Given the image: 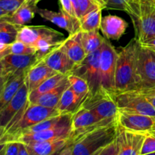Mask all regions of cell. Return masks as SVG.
<instances>
[{
	"label": "cell",
	"instance_id": "28",
	"mask_svg": "<svg viewBox=\"0 0 155 155\" xmlns=\"http://www.w3.org/2000/svg\"><path fill=\"white\" fill-rule=\"evenodd\" d=\"M104 38L99 33V30L92 31H82V42L86 54L95 51L102 45Z\"/></svg>",
	"mask_w": 155,
	"mask_h": 155
},
{
	"label": "cell",
	"instance_id": "21",
	"mask_svg": "<svg viewBox=\"0 0 155 155\" xmlns=\"http://www.w3.org/2000/svg\"><path fill=\"white\" fill-rule=\"evenodd\" d=\"M56 74L58 73L45 64L44 61H39L27 71L26 75L25 83H27L29 92L36 89L39 85Z\"/></svg>",
	"mask_w": 155,
	"mask_h": 155
},
{
	"label": "cell",
	"instance_id": "51",
	"mask_svg": "<svg viewBox=\"0 0 155 155\" xmlns=\"http://www.w3.org/2000/svg\"><path fill=\"white\" fill-rule=\"evenodd\" d=\"M7 18H8V17H5V18H0V28H1L2 26L4 24V23L7 21Z\"/></svg>",
	"mask_w": 155,
	"mask_h": 155
},
{
	"label": "cell",
	"instance_id": "12",
	"mask_svg": "<svg viewBox=\"0 0 155 155\" xmlns=\"http://www.w3.org/2000/svg\"><path fill=\"white\" fill-rule=\"evenodd\" d=\"M147 133L131 131L118 124L117 140V155H140L142 144Z\"/></svg>",
	"mask_w": 155,
	"mask_h": 155
},
{
	"label": "cell",
	"instance_id": "23",
	"mask_svg": "<svg viewBox=\"0 0 155 155\" xmlns=\"http://www.w3.org/2000/svg\"><path fill=\"white\" fill-rule=\"evenodd\" d=\"M39 2V0H27L16 12L8 17V21L18 27L25 25L34 18Z\"/></svg>",
	"mask_w": 155,
	"mask_h": 155
},
{
	"label": "cell",
	"instance_id": "54",
	"mask_svg": "<svg viewBox=\"0 0 155 155\" xmlns=\"http://www.w3.org/2000/svg\"><path fill=\"white\" fill-rule=\"evenodd\" d=\"M5 149L3 150L1 153H0V155H5Z\"/></svg>",
	"mask_w": 155,
	"mask_h": 155
},
{
	"label": "cell",
	"instance_id": "55",
	"mask_svg": "<svg viewBox=\"0 0 155 155\" xmlns=\"http://www.w3.org/2000/svg\"><path fill=\"white\" fill-rule=\"evenodd\" d=\"M144 155H155V152L150 153V154H144Z\"/></svg>",
	"mask_w": 155,
	"mask_h": 155
},
{
	"label": "cell",
	"instance_id": "6",
	"mask_svg": "<svg viewBox=\"0 0 155 155\" xmlns=\"http://www.w3.org/2000/svg\"><path fill=\"white\" fill-rule=\"evenodd\" d=\"M117 120H101L92 110L80 105V107L72 113L70 143H72L84 134L98 127L107 125Z\"/></svg>",
	"mask_w": 155,
	"mask_h": 155
},
{
	"label": "cell",
	"instance_id": "45",
	"mask_svg": "<svg viewBox=\"0 0 155 155\" xmlns=\"http://www.w3.org/2000/svg\"><path fill=\"white\" fill-rule=\"evenodd\" d=\"M10 77L11 74H5V75L0 76V88L3 87L5 85Z\"/></svg>",
	"mask_w": 155,
	"mask_h": 155
},
{
	"label": "cell",
	"instance_id": "15",
	"mask_svg": "<svg viewBox=\"0 0 155 155\" xmlns=\"http://www.w3.org/2000/svg\"><path fill=\"white\" fill-rule=\"evenodd\" d=\"M36 13L43 19L68 31L69 34H73L80 30V20L73 18L62 10L56 12L46 8H37Z\"/></svg>",
	"mask_w": 155,
	"mask_h": 155
},
{
	"label": "cell",
	"instance_id": "30",
	"mask_svg": "<svg viewBox=\"0 0 155 155\" xmlns=\"http://www.w3.org/2000/svg\"><path fill=\"white\" fill-rule=\"evenodd\" d=\"M68 80L70 83V86L82 103L86 97L89 95L90 91L87 81L85 79L72 74H68Z\"/></svg>",
	"mask_w": 155,
	"mask_h": 155
},
{
	"label": "cell",
	"instance_id": "4",
	"mask_svg": "<svg viewBox=\"0 0 155 155\" xmlns=\"http://www.w3.org/2000/svg\"><path fill=\"white\" fill-rule=\"evenodd\" d=\"M80 105L92 110L101 120H117L119 109L114 98V92L102 87L93 93H89Z\"/></svg>",
	"mask_w": 155,
	"mask_h": 155
},
{
	"label": "cell",
	"instance_id": "50",
	"mask_svg": "<svg viewBox=\"0 0 155 155\" xmlns=\"http://www.w3.org/2000/svg\"><path fill=\"white\" fill-rule=\"evenodd\" d=\"M95 1L97 3H98L103 8H106V5L105 2H104V0H95Z\"/></svg>",
	"mask_w": 155,
	"mask_h": 155
},
{
	"label": "cell",
	"instance_id": "11",
	"mask_svg": "<svg viewBox=\"0 0 155 155\" xmlns=\"http://www.w3.org/2000/svg\"><path fill=\"white\" fill-rule=\"evenodd\" d=\"M138 73L139 78L138 90L155 89V51L141 45Z\"/></svg>",
	"mask_w": 155,
	"mask_h": 155
},
{
	"label": "cell",
	"instance_id": "58",
	"mask_svg": "<svg viewBox=\"0 0 155 155\" xmlns=\"http://www.w3.org/2000/svg\"><path fill=\"white\" fill-rule=\"evenodd\" d=\"M39 1H40V0H39Z\"/></svg>",
	"mask_w": 155,
	"mask_h": 155
},
{
	"label": "cell",
	"instance_id": "24",
	"mask_svg": "<svg viewBox=\"0 0 155 155\" xmlns=\"http://www.w3.org/2000/svg\"><path fill=\"white\" fill-rule=\"evenodd\" d=\"M27 72L12 74L3 88L2 92L0 96V111L8 104L18 92L20 88L24 83Z\"/></svg>",
	"mask_w": 155,
	"mask_h": 155
},
{
	"label": "cell",
	"instance_id": "43",
	"mask_svg": "<svg viewBox=\"0 0 155 155\" xmlns=\"http://www.w3.org/2000/svg\"><path fill=\"white\" fill-rule=\"evenodd\" d=\"M58 155H74L72 151V147L71 144H68L67 146H65L61 151L58 153Z\"/></svg>",
	"mask_w": 155,
	"mask_h": 155
},
{
	"label": "cell",
	"instance_id": "56",
	"mask_svg": "<svg viewBox=\"0 0 155 155\" xmlns=\"http://www.w3.org/2000/svg\"><path fill=\"white\" fill-rule=\"evenodd\" d=\"M151 134H153V135H154V136H155V130H154V131H152V132H151Z\"/></svg>",
	"mask_w": 155,
	"mask_h": 155
},
{
	"label": "cell",
	"instance_id": "46",
	"mask_svg": "<svg viewBox=\"0 0 155 155\" xmlns=\"http://www.w3.org/2000/svg\"><path fill=\"white\" fill-rule=\"evenodd\" d=\"M9 46H10V45H9ZM9 46L7 48H5V49H0V61L2 60L7 54H10V48H9Z\"/></svg>",
	"mask_w": 155,
	"mask_h": 155
},
{
	"label": "cell",
	"instance_id": "3",
	"mask_svg": "<svg viewBox=\"0 0 155 155\" xmlns=\"http://www.w3.org/2000/svg\"><path fill=\"white\" fill-rule=\"evenodd\" d=\"M117 126V120L107 125L101 126L70 143L74 154L92 155L100 148L110 143L116 139Z\"/></svg>",
	"mask_w": 155,
	"mask_h": 155
},
{
	"label": "cell",
	"instance_id": "16",
	"mask_svg": "<svg viewBox=\"0 0 155 155\" xmlns=\"http://www.w3.org/2000/svg\"><path fill=\"white\" fill-rule=\"evenodd\" d=\"M5 74H17L27 72L39 61L35 54H8L2 59Z\"/></svg>",
	"mask_w": 155,
	"mask_h": 155
},
{
	"label": "cell",
	"instance_id": "17",
	"mask_svg": "<svg viewBox=\"0 0 155 155\" xmlns=\"http://www.w3.org/2000/svg\"><path fill=\"white\" fill-rule=\"evenodd\" d=\"M62 43L48 53L42 61L56 73L68 75L75 68V64L68 56Z\"/></svg>",
	"mask_w": 155,
	"mask_h": 155
},
{
	"label": "cell",
	"instance_id": "18",
	"mask_svg": "<svg viewBox=\"0 0 155 155\" xmlns=\"http://www.w3.org/2000/svg\"><path fill=\"white\" fill-rule=\"evenodd\" d=\"M60 32L46 26L24 25L19 27L17 40L21 41L32 47H34L39 39L58 34Z\"/></svg>",
	"mask_w": 155,
	"mask_h": 155
},
{
	"label": "cell",
	"instance_id": "26",
	"mask_svg": "<svg viewBox=\"0 0 155 155\" xmlns=\"http://www.w3.org/2000/svg\"><path fill=\"white\" fill-rule=\"evenodd\" d=\"M80 104L81 102L69 86L64 91L56 108L61 114H72L80 107Z\"/></svg>",
	"mask_w": 155,
	"mask_h": 155
},
{
	"label": "cell",
	"instance_id": "32",
	"mask_svg": "<svg viewBox=\"0 0 155 155\" xmlns=\"http://www.w3.org/2000/svg\"><path fill=\"white\" fill-rule=\"evenodd\" d=\"M19 27L7 21L0 28V44L10 45L17 40Z\"/></svg>",
	"mask_w": 155,
	"mask_h": 155
},
{
	"label": "cell",
	"instance_id": "33",
	"mask_svg": "<svg viewBox=\"0 0 155 155\" xmlns=\"http://www.w3.org/2000/svg\"><path fill=\"white\" fill-rule=\"evenodd\" d=\"M9 48H10V54H30L36 53V49L34 47L30 46L18 40H16L15 42L11 44Z\"/></svg>",
	"mask_w": 155,
	"mask_h": 155
},
{
	"label": "cell",
	"instance_id": "41",
	"mask_svg": "<svg viewBox=\"0 0 155 155\" xmlns=\"http://www.w3.org/2000/svg\"><path fill=\"white\" fill-rule=\"evenodd\" d=\"M142 92L148 101L155 107V89L148 90H139Z\"/></svg>",
	"mask_w": 155,
	"mask_h": 155
},
{
	"label": "cell",
	"instance_id": "36",
	"mask_svg": "<svg viewBox=\"0 0 155 155\" xmlns=\"http://www.w3.org/2000/svg\"><path fill=\"white\" fill-rule=\"evenodd\" d=\"M27 0H0V8L12 15Z\"/></svg>",
	"mask_w": 155,
	"mask_h": 155
},
{
	"label": "cell",
	"instance_id": "47",
	"mask_svg": "<svg viewBox=\"0 0 155 155\" xmlns=\"http://www.w3.org/2000/svg\"><path fill=\"white\" fill-rule=\"evenodd\" d=\"M5 130L0 127V143H2V142H7L5 139Z\"/></svg>",
	"mask_w": 155,
	"mask_h": 155
},
{
	"label": "cell",
	"instance_id": "39",
	"mask_svg": "<svg viewBox=\"0 0 155 155\" xmlns=\"http://www.w3.org/2000/svg\"><path fill=\"white\" fill-rule=\"evenodd\" d=\"M59 3L61 5V10L64 12L68 15H71L73 18L78 19L71 0H59Z\"/></svg>",
	"mask_w": 155,
	"mask_h": 155
},
{
	"label": "cell",
	"instance_id": "49",
	"mask_svg": "<svg viewBox=\"0 0 155 155\" xmlns=\"http://www.w3.org/2000/svg\"><path fill=\"white\" fill-rule=\"evenodd\" d=\"M5 67L3 64L2 61H0V76L1 75H5Z\"/></svg>",
	"mask_w": 155,
	"mask_h": 155
},
{
	"label": "cell",
	"instance_id": "7",
	"mask_svg": "<svg viewBox=\"0 0 155 155\" xmlns=\"http://www.w3.org/2000/svg\"><path fill=\"white\" fill-rule=\"evenodd\" d=\"M114 98L119 110L155 117V107L141 91L114 92Z\"/></svg>",
	"mask_w": 155,
	"mask_h": 155
},
{
	"label": "cell",
	"instance_id": "20",
	"mask_svg": "<svg viewBox=\"0 0 155 155\" xmlns=\"http://www.w3.org/2000/svg\"><path fill=\"white\" fill-rule=\"evenodd\" d=\"M62 45L75 66L80 64L87 55L82 42L81 30H78L73 34H69L68 38L64 39Z\"/></svg>",
	"mask_w": 155,
	"mask_h": 155
},
{
	"label": "cell",
	"instance_id": "38",
	"mask_svg": "<svg viewBox=\"0 0 155 155\" xmlns=\"http://www.w3.org/2000/svg\"><path fill=\"white\" fill-rule=\"evenodd\" d=\"M155 152V136L151 133H147L145 139L142 144L141 154L144 155Z\"/></svg>",
	"mask_w": 155,
	"mask_h": 155
},
{
	"label": "cell",
	"instance_id": "42",
	"mask_svg": "<svg viewBox=\"0 0 155 155\" xmlns=\"http://www.w3.org/2000/svg\"><path fill=\"white\" fill-rule=\"evenodd\" d=\"M140 45L142 46L145 47L147 48H149V49L155 51V37L150 39V40L143 42V43H140Z\"/></svg>",
	"mask_w": 155,
	"mask_h": 155
},
{
	"label": "cell",
	"instance_id": "53",
	"mask_svg": "<svg viewBox=\"0 0 155 155\" xmlns=\"http://www.w3.org/2000/svg\"><path fill=\"white\" fill-rule=\"evenodd\" d=\"M4 86H3V87H2V88H0V96H1V95H2V90H3V88H4Z\"/></svg>",
	"mask_w": 155,
	"mask_h": 155
},
{
	"label": "cell",
	"instance_id": "44",
	"mask_svg": "<svg viewBox=\"0 0 155 155\" xmlns=\"http://www.w3.org/2000/svg\"><path fill=\"white\" fill-rule=\"evenodd\" d=\"M18 155H30L29 153L28 149L27 148V145L22 142H19V151Z\"/></svg>",
	"mask_w": 155,
	"mask_h": 155
},
{
	"label": "cell",
	"instance_id": "19",
	"mask_svg": "<svg viewBox=\"0 0 155 155\" xmlns=\"http://www.w3.org/2000/svg\"><path fill=\"white\" fill-rule=\"evenodd\" d=\"M127 27L128 23L122 18L108 15L101 19L100 30L106 39L119 40L124 35Z\"/></svg>",
	"mask_w": 155,
	"mask_h": 155
},
{
	"label": "cell",
	"instance_id": "34",
	"mask_svg": "<svg viewBox=\"0 0 155 155\" xmlns=\"http://www.w3.org/2000/svg\"><path fill=\"white\" fill-rule=\"evenodd\" d=\"M78 5L79 12H80V20L92 11L96 10L100 8H103L95 0H78Z\"/></svg>",
	"mask_w": 155,
	"mask_h": 155
},
{
	"label": "cell",
	"instance_id": "37",
	"mask_svg": "<svg viewBox=\"0 0 155 155\" xmlns=\"http://www.w3.org/2000/svg\"><path fill=\"white\" fill-rule=\"evenodd\" d=\"M118 143L116 139L110 143L101 147L99 149L93 153L92 155H117L118 154Z\"/></svg>",
	"mask_w": 155,
	"mask_h": 155
},
{
	"label": "cell",
	"instance_id": "22",
	"mask_svg": "<svg viewBox=\"0 0 155 155\" xmlns=\"http://www.w3.org/2000/svg\"><path fill=\"white\" fill-rule=\"evenodd\" d=\"M70 143L69 139H59L25 144L30 155H54Z\"/></svg>",
	"mask_w": 155,
	"mask_h": 155
},
{
	"label": "cell",
	"instance_id": "48",
	"mask_svg": "<svg viewBox=\"0 0 155 155\" xmlns=\"http://www.w3.org/2000/svg\"><path fill=\"white\" fill-rule=\"evenodd\" d=\"M11 16V15L9 13H8L7 12L4 11L3 9H2L0 8V18H5V17H8Z\"/></svg>",
	"mask_w": 155,
	"mask_h": 155
},
{
	"label": "cell",
	"instance_id": "31",
	"mask_svg": "<svg viewBox=\"0 0 155 155\" xmlns=\"http://www.w3.org/2000/svg\"><path fill=\"white\" fill-rule=\"evenodd\" d=\"M70 114H61L58 116L52 117L48 118V119L45 120H42L41 122L38 123V124H35V125L31 126V127H28V128L25 129L24 130H23L22 132L19 133V134L17 135L16 136H18V135L22 134V133H38V132L44 131V130H48V129L53 128V127H56L57 125H58L60 123H61ZM15 136V137H16ZM15 137H14L12 139V141L15 139ZM11 142V141H10Z\"/></svg>",
	"mask_w": 155,
	"mask_h": 155
},
{
	"label": "cell",
	"instance_id": "35",
	"mask_svg": "<svg viewBox=\"0 0 155 155\" xmlns=\"http://www.w3.org/2000/svg\"><path fill=\"white\" fill-rule=\"evenodd\" d=\"M136 0H104L106 8L127 12Z\"/></svg>",
	"mask_w": 155,
	"mask_h": 155
},
{
	"label": "cell",
	"instance_id": "5",
	"mask_svg": "<svg viewBox=\"0 0 155 155\" xmlns=\"http://www.w3.org/2000/svg\"><path fill=\"white\" fill-rule=\"evenodd\" d=\"M61 115L57 108L47 107L38 104H30L28 106L22 117L14 127L5 132V139L6 142H10L14 137L19 134L25 129L35 125L42 120L52 117Z\"/></svg>",
	"mask_w": 155,
	"mask_h": 155
},
{
	"label": "cell",
	"instance_id": "8",
	"mask_svg": "<svg viewBox=\"0 0 155 155\" xmlns=\"http://www.w3.org/2000/svg\"><path fill=\"white\" fill-rule=\"evenodd\" d=\"M117 51L109 39L104 38L100 55V84L101 87L114 92L115 71Z\"/></svg>",
	"mask_w": 155,
	"mask_h": 155
},
{
	"label": "cell",
	"instance_id": "27",
	"mask_svg": "<svg viewBox=\"0 0 155 155\" xmlns=\"http://www.w3.org/2000/svg\"><path fill=\"white\" fill-rule=\"evenodd\" d=\"M67 76L68 75H64V74L58 73V74L53 75L52 77H49L48 80H46L42 84L39 85L36 89H34V90H33L29 93V102H33L39 96L57 87Z\"/></svg>",
	"mask_w": 155,
	"mask_h": 155
},
{
	"label": "cell",
	"instance_id": "25",
	"mask_svg": "<svg viewBox=\"0 0 155 155\" xmlns=\"http://www.w3.org/2000/svg\"><path fill=\"white\" fill-rule=\"evenodd\" d=\"M69 86L70 83L68 82V76H67L57 87H55L54 89L49 91V92L39 96L33 102L30 103V104H38L47 107L56 108V107L58 104L59 101H60L61 97L64 91L67 88L69 87Z\"/></svg>",
	"mask_w": 155,
	"mask_h": 155
},
{
	"label": "cell",
	"instance_id": "52",
	"mask_svg": "<svg viewBox=\"0 0 155 155\" xmlns=\"http://www.w3.org/2000/svg\"><path fill=\"white\" fill-rule=\"evenodd\" d=\"M6 144H7V142H2V143H0V153L5 148Z\"/></svg>",
	"mask_w": 155,
	"mask_h": 155
},
{
	"label": "cell",
	"instance_id": "13",
	"mask_svg": "<svg viewBox=\"0 0 155 155\" xmlns=\"http://www.w3.org/2000/svg\"><path fill=\"white\" fill-rule=\"evenodd\" d=\"M29 89L24 82L8 104L0 111V127L5 130L12 120L19 114L29 103Z\"/></svg>",
	"mask_w": 155,
	"mask_h": 155
},
{
	"label": "cell",
	"instance_id": "29",
	"mask_svg": "<svg viewBox=\"0 0 155 155\" xmlns=\"http://www.w3.org/2000/svg\"><path fill=\"white\" fill-rule=\"evenodd\" d=\"M103 8L94 10L87 14L80 20V30L83 32L92 31V30H100L102 17Z\"/></svg>",
	"mask_w": 155,
	"mask_h": 155
},
{
	"label": "cell",
	"instance_id": "40",
	"mask_svg": "<svg viewBox=\"0 0 155 155\" xmlns=\"http://www.w3.org/2000/svg\"><path fill=\"white\" fill-rule=\"evenodd\" d=\"M19 151V142L12 141L8 142L5 149V155H18Z\"/></svg>",
	"mask_w": 155,
	"mask_h": 155
},
{
	"label": "cell",
	"instance_id": "1",
	"mask_svg": "<svg viewBox=\"0 0 155 155\" xmlns=\"http://www.w3.org/2000/svg\"><path fill=\"white\" fill-rule=\"evenodd\" d=\"M139 50L140 43L133 38L117 52L115 71V92L139 89L138 66Z\"/></svg>",
	"mask_w": 155,
	"mask_h": 155
},
{
	"label": "cell",
	"instance_id": "2",
	"mask_svg": "<svg viewBox=\"0 0 155 155\" xmlns=\"http://www.w3.org/2000/svg\"><path fill=\"white\" fill-rule=\"evenodd\" d=\"M155 0H136L127 13L134 27L135 39L143 43L155 37Z\"/></svg>",
	"mask_w": 155,
	"mask_h": 155
},
{
	"label": "cell",
	"instance_id": "9",
	"mask_svg": "<svg viewBox=\"0 0 155 155\" xmlns=\"http://www.w3.org/2000/svg\"><path fill=\"white\" fill-rule=\"evenodd\" d=\"M101 46L89 53L80 64L75 66L71 74L85 79L89 86V93L101 88L100 84V55Z\"/></svg>",
	"mask_w": 155,
	"mask_h": 155
},
{
	"label": "cell",
	"instance_id": "14",
	"mask_svg": "<svg viewBox=\"0 0 155 155\" xmlns=\"http://www.w3.org/2000/svg\"><path fill=\"white\" fill-rule=\"evenodd\" d=\"M117 122L127 130L149 133L155 130V117L119 110Z\"/></svg>",
	"mask_w": 155,
	"mask_h": 155
},
{
	"label": "cell",
	"instance_id": "10",
	"mask_svg": "<svg viewBox=\"0 0 155 155\" xmlns=\"http://www.w3.org/2000/svg\"><path fill=\"white\" fill-rule=\"evenodd\" d=\"M71 117L72 114H70L61 123L53 128L38 133H22L16 136L12 141L29 144L59 139H69L71 130Z\"/></svg>",
	"mask_w": 155,
	"mask_h": 155
},
{
	"label": "cell",
	"instance_id": "57",
	"mask_svg": "<svg viewBox=\"0 0 155 155\" xmlns=\"http://www.w3.org/2000/svg\"><path fill=\"white\" fill-rule=\"evenodd\" d=\"M154 17H155V10H154Z\"/></svg>",
	"mask_w": 155,
	"mask_h": 155
}]
</instances>
